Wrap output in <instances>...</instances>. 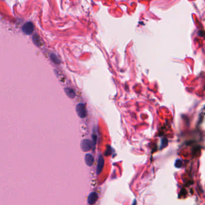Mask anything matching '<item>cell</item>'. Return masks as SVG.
I'll list each match as a JSON object with an SVG mask.
<instances>
[{
	"label": "cell",
	"instance_id": "2",
	"mask_svg": "<svg viewBox=\"0 0 205 205\" xmlns=\"http://www.w3.org/2000/svg\"><path fill=\"white\" fill-rule=\"evenodd\" d=\"M95 145L93 143H92L89 140H84L81 144V147L84 152H88Z\"/></svg>",
	"mask_w": 205,
	"mask_h": 205
},
{
	"label": "cell",
	"instance_id": "10",
	"mask_svg": "<svg viewBox=\"0 0 205 205\" xmlns=\"http://www.w3.org/2000/svg\"><path fill=\"white\" fill-rule=\"evenodd\" d=\"M132 205H136V201L135 200H134V203H132Z\"/></svg>",
	"mask_w": 205,
	"mask_h": 205
},
{
	"label": "cell",
	"instance_id": "7",
	"mask_svg": "<svg viewBox=\"0 0 205 205\" xmlns=\"http://www.w3.org/2000/svg\"><path fill=\"white\" fill-rule=\"evenodd\" d=\"M65 92H66L67 95L70 98H74L75 96V92L72 88H66V89H65Z\"/></svg>",
	"mask_w": 205,
	"mask_h": 205
},
{
	"label": "cell",
	"instance_id": "1",
	"mask_svg": "<svg viewBox=\"0 0 205 205\" xmlns=\"http://www.w3.org/2000/svg\"><path fill=\"white\" fill-rule=\"evenodd\" d=\"M76 113L81 118H84L87 116V110L86 105L83 104H80L76 106Z\"/></svg>",
	"mask_w": 205,
	"mask_h": 205
},
{
	"label": "cell",
	"instance_id": "8",
	"mask_svg": "<svg viewBox=\"0 0 205 205\" xmlns=\"http://www.w3.org/2000/svg\"><path fill=\"white\" fill-rule=\"evenodd\" d=\"M182 165V162L180 160H177L175 162V167L177 168H180Z\"/></svg>",
	"mask_w": 205,
	"mask_h": 205
},
{
	"label": "cell",
	"instance_id": "3",
	"mask_svg": "<svg viewBox=\"0 0 205 205\" xmlns=\"http://www.w3.org/2000/svg\"><path fill=\"white\" fill-rule=\"evenodd\" d=\"M34 26L31 22H27L22 27L23 32L26 34H30L33 33Z\"/></svg>",
	"mask_w": 205,
	"mask_h": 205
},
{
	"label": "cell",
	"instance_id": "5",
	"mask_svg": "<svg viewBox=\"0 0 205 205\" xmlns=\"http://www.w3.org/2000/svg\"><path fill=\"white\" fill-rule=\"evenodd\" d=\"M104 166V159L102 155H100L98 158V167H97V174H99L101 172Z\"/></svg>",
	"mask_w": 205,
	"mask_h": 205
},
{
	"label": "cell",
	"instance_id": "4",
	"mask_svg": "<svg viewBox=\"0 0 205 205\" xmlns=\"http://www.w3.org/2000/svg\"><path fill=\"white\" fill-rule=\"evenodd\" d=\"M98 198V194L95 192H93L92 193H90L89 196L88 197V203L90 204H93L94 203H95L96 201H97Z\"/></svg>",
	"mask_w": 205,
	"mask_h": 205
},
{
	"label": "cell",
	"instance_id": "6",
	"mask_svg": "<svg viewBox=\"0 0 205 205\" xmlns=\"http://www.w3.org/2000/svg\"><path fill=\"white\" fill-rule=\"evenodd\" d=\"M85 161L88 166H92L94 162V158L91 154H87L85 156Z\"/></svg>",
	"mask_w": 205,
	"mask_h": 205
},
{
	"label": "cell",
	"instance_id": "9",
	"mask_svg": "<svg viewBox=\"0 0 205 205\" xmlns=\"http://www.w3.org/2000/svg\"><path fill=\"white\" fill-rule=\"evenodd\" d=\"M162 145H161V147L162 148H164V147H165L167 145V144H168V140L166 138H163L162 139Z\"/></svg>",
	"mask_w": 205,
	"mask_h": 205
}]
</instances>
